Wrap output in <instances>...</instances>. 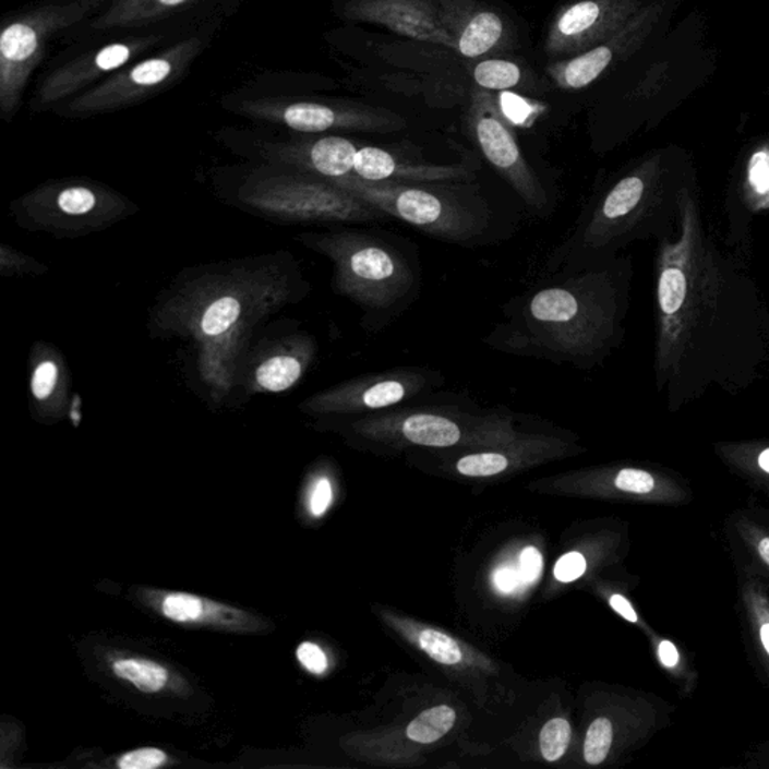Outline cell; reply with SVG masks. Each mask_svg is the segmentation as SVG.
<instances>
[{"instance_id":"obj_8","label":"cell","mask_w":769,"mask_h":769,"mask_svg":"<svg viewBox=\"0 0 769 769\" xmlns=\"http://www.w3.org/2000/svg\"><path fill=\"white\" fill-rule=\"evenodd\" d=\"M201 50V39H183L153 58L121 68L98 86L74 98L67 109L71 113L89 115L135 105L177 80Z\"/></svg>"},{"instance_id":"obj_38","label":"cell","mask_w":769,"mask_h":769,"mask_svg":"<svg viewBox=\"0 0 769 769\" xmlns=\"http://www.w3.org/2000/svg\"><path fill=\"white\" fill-rule=\"evenodd\" d=\"M493 584L502 593H514L519 591L521 587H526L519 567H512V565L497 568L493 574Z\"/></svg>"},{"instance_id":"obj_24","label":"cell","mask_w":769,"mask_h":769,"mask_svg":"<svg viewBox=\"0 0 769 769\" xmlns=\"http://www.w3.org/2000/svg\"><path fill=\"white\" fill-rule=\"evenodd\" d=\"M473 80L483 89L508 91L519 85L521 70L514 62L492 59L478 63L473 70Z\"/></svg>"},{"instance_id":"obj_2","label":"cell","mask_w":769,"mask_h":769,"mask_svg":"<svg viewBox=\"0 0 769 769\" xmlns=\"http://www.w3.org/2000/svg\"><path fill=\"white\" fill-rule=\"evenodd\" d=\"M620 261L572 273L514 298L488 337L490 348L589 370L623 336L627 278Z\"/></svg>"},{"instance_id":"obj_14","label":"cell","mask_w":769,"mask_h":769,"mask_svg":"<svg viewBox=\"0 0 769 769\" xmlns=\"http://www.w3.org/2000/svg\"><path fill=\"white\" fill-rule=\"evenodd\" d=\"M158 39V37H141L107 44L98 50L79 56L65 65L56 68L53 73L44 79L39 87L35 98L38 109L62 101L91 86L98 79L117 73L135 56L155 46Z\"/></svg>"},{"instance_id":"obj_16","label":"cell","mask_w":769,"mask_h":769,"mask_svg":"<svg viewBox=\"0 0 769 769\" xmlns=\"http://www.w3.org/2000/svg\"><path fill=\"white\" fill-rule=\"evenodd\" d=\"M355 177L364 181H396L412 183H446L469 181L473 178L465 166H433L405 161L382 147L364 146L355 158Z\"/></svg>"},{"instance_id":"obj_9","label":"cell","mask_w":769,"mask_h":769,"mask_svg":"<svg viewBox=\"0 0 769 769\" xmlns=\"http://www.w3.org/2000/svg\"><path fill=\"white\" fill-rule=\"evenodd\" d=\"M469 125L481 154L500 177L519 194L525 205L538 215L548 213V191L526 161L507 119L502 117L500 106L483 87L473 92Z\"/></svg>"},{"instance_id":"obj_3","label":"cell","mask_w":769,"mask_h":769,"mask_svg":"<svg viewBox=\"0 0 769 769\" xmlns=\"http://www.w3.org/2000/svg\"><path fill=\"white\" fill-rule=\"evenodd\" d=\"M684 159L675 147L656 151L641 159L585 215L572 237L550 257L549 268L553 273H572L612 261L613 253L639 233L664 179Z\"/></svg>"},{"instance_id":"obj_32","label":"cell","mask_w":769,"mask_h":769,"mask_svg":"<svg viewBox=\"0 0 769 769\" xmlns=\"http://www.w3.org/2000/svg\"><path fill=\"white\" fill-rule=\"evenodd\" d=\"M59 382V369L53 361H41L35 367L31 379L32 396L38 401L47 400L55 393Z\"/></svg>"},{"instance_id":"obj_30","label":"cell","mask_w":769,"mask_h":769,"mask_svg":"<svg viewBox=\"0 0 769 769\" xmlns=\"http://www.w3.org/2000/svg\"><path fill=\"white\" fill-rule=\"evenodd\" d=\"M97 194L87 187H68L58 196V208L70 217H83L97 206Z\"/></svg>"},{"instance_id":"obj_1","label":"cell","mask_w":769,"mask_h":769,"mask_svg":"<svg viewBox=\"0 0 769 769\" xmlns=\"http://www.w3.org/2000/svg\"><path fill=\"white\" fill-rule=\"evenodd\" d=\"M678 202L681 237L665 242L659 259L657 372L660 388L669 384L671 396L688 397L697 382L731 379L729 370L740 367L735 355L747 365L757 362V343H767L760 333L769 326L752 283L709 242L687 190Z\"/></svg>"},{"instance_id":"obj_39","label":"cell","mask_w":769,"mask_h":769,"mask_svg":"<svg viewBox=\"0 0 769 769\" xmlns=\"http://www.w3.org/2000/svg\"><path fill=\"white\" fill-rule=\"evenodd\" d=\"M331 502H333V485L328 478H321L314 484L312 496H310V512L313 516L321 517L328 512Z\"/></svg>"},{"instance_id":"obj_36","label":"cell","mask_w":769,"mask_h":769,"mask_svg":"<svg viewBox=\"0 0 769 769\" xmlns=\"http://www.w3.org/2000/svg\"><path fill=\"white\" fill-rule=\"evenodd\" d=\"M587 572V560L579 552L567 553L557 561L555 577L564 584L579 579Z\"/></svg>"},{"instance_id":"obj_11","label":"cell","mask_w":769,"mask_h":769,"mask_svg":"<svg viewBox=\"0 0 769 769\" xmlns=\"http://www.w3.org/2000/svg\"><path fill=\"white\" fill-rule=\"evenodd\" d=\"M239 110L261 121L281 123L298 133H325L333 130L388 133L405 127V119L370 107L328 106L310 101L254 99L242 103Z\"/></svg>"},{"instance_id":"obj_40","label":"cell","mask_w":769,"mask_h":769,"mask_svg":"<svg viewBox=\"0 0 769 769\" xmlns=\"http://www.w3.org/2000/svg\"><path fill=\"white\" fill-rule=\"evenodd\" d=\"M609 603H611L613 611H615L617 615L623 616L624 620H627L628 623H637V613L625 597L615 593V596L611 597Z\"/></svg>"},{"instance_id":"obj_5","label":"cell","mask_w":769,"mask_h":769,"mask_svg":"<svg viewBox=\"0 0 769 769\" xmlns=\"http://www.w3.org/2000/svg\"><path fill=\"white\" fill-rule=\"evenodd\" d=\"M328 182L389 217L454 244H468L481 237L490 223L488 203L460 185L374 182L364 181L355 175Z\"/></svg>"},{"instance_id":"obj_45","label":"cell","mask_w":769,"mask_h":769,"mask_svg":"<svg viewBox=\"0 0 769 769\" xmlns=\"http://www.w3.org/2000/svg\"><path fill=\"white\" fill-rule=\"evenodd\" d=\"M768 94H769V86H768Z\"/></svg>"},{"instance_id":"obj_27","label":"cell","mask_w":769,"mask_h":769,"mask_svg":"<svg viewBox=\"0 0 769 769\" xmlns=\"http://www.w3.org/2000/svg\"><path fill=\"white\" fill-rule=\"evenodd\" d=\"M509 458L497 452L469 454L457 461V470L465 477H492L504 472Z\"/></svg>"},{"instance_id":"obj_10","label":"cell","mask_w":769,"mask_h":769,"mask_svg":"<svg viewBox=\"0 0 769 769\" xmlns=\"http://www.w3.org/2000/svg\"><path fill=\"white\" fill-rule=\"evenodd\" d=\"M444 384L437 372L422 367L364 374L317 394L312 408L324 413L381 412L420 397Z\"/></svg>"},{"instance_id":"obj_12","label":"cell","mask_w":769,"mask_h":769,"mask_svg":"<svg viewBox=\"0 0 769 769\" xmlns=\"http://www.w3.org/2000/svg\"><path fill=\"white\" fill-rule=\"evenodd\" d=\"M649 0H579L561 11L550 26L545 51L553 58L577 56L608 41Z\"/></svg>"},{"instance_id":"obj_6","label":"cell","mask_w":769,"mask_h":769,"mask_svg":"<svg viewBox=\"0 0 769 769\" xmlns=\"http://www.w3.org/2000/svg\"><path fill=\"white\" fill-rule=\"evenodd\" d=\"M105 0H59L14 15L0 34V109L14 115L49 43L97 13Z\"/></svg>"},{"instance_id":"obj_44","label":"cell","mask_w":769,"mask_h":769,"mask_svg":"<svg viewBox=\"0 0 769 769\" xmlns=\"http://www.w3.org/2000/svg\"><path fill=\"white\" fill-rule=\"evenodd\" d=\"M759 466L765 470V472L769 473V448L765 449V452L760 454Z\"/></svg>"},{"instance_id":"obj_43","label":"cell","mask_w":769,"mask_h":769,"mask_svg":"<svg viewBox=\"0 0 769 769\" xmlns=\"http://www.w3.org/2000/svg\"><path fill=\"white\" fill-rule=\"evenodd\" d=\"M760 640H762L765 651L769 656V623L764 624L762 628H760Z\"/></svg>"},{"instance_id":"obj_22","label":"cell","mask_w":769,"mask_h":769,"mask_svg":"<svg viewBox=\"0 0 769 769\" xmlns=\"http://www.w3.org/2000/svg\"><path fill=\"white\" fill-rule=\"evenodd\" d=\"M305 364L295 355H278L263 362L256 372V382L269 393H283L292 388L304 373Z\"/></svg>"},{"instance_id":"obj_28","label":"cell","mask_w":769,"mask_h":769,"mask_svg":"<svg viewBox=\"0 0 769 769\" xmlns=\"http://www.w3.org/2000/svg\"><path fill=\"white\" fill-rule=\"evenodd\" d=\"M572 728L564 719H553L544 724L540 733L541 755L548 762H556L567 752Z\"/></svg>"},{"instance_id":"obj_21","label":"cell","mask_w":769,"mask_h":769,"mask_svg":"<svg viewBox=\"0 0 769 769\" xmlns=\"http://www.w3.org/2000/svg\"><path fill=\"white\" fill-rule=\"evenodd\" d=\"M111 671L119 680L127 681L146 695L161 692L169 683V671L165 665L157 661L139 659V657H127L115 661L111 664Z\"/></svg>"},{"instance_id":"obj_13","label":"cell","mask_w":769,"mask_h":769,"mask_svg":"<svg viewBox=\"0 0 769 769\" xmlns=\"http://www.w3.org/2000/svg\"><path fill=\"white\" fill-rule=\"evenodd\" d=\"M343 15L355 22L374 23L418 41L457 49V38L446 25L436 0H349Z\"/></svg>"},{"instance_id":"obj_4","label":"cell","mask_w":769,"mask_h":769,"mask_svg":"<svg viewBox=\"0 0 769 769\" xmlns=\"http://www.w3.org/2000/svg\"><path fill=\"white\" fill-rule=\"evenodd\" d=\"M319 247L334 265L343 297L364 310L373 328H382L416 300L418 273L409 259L377 235L329 233Z\"/></svg>"},{"instance_id":"obj_41","label":"cell","mask_w":769,"mask_h":769,"mask_svg":"<svg viewBox=\"0 0 769 769\" xmlns=\"http://www.w3.org/2000/svg\"><path fill=\"white\" fill-rule=\"evenodd\" d=\"M659 656L661 663H663L665 668H675V665L680 663L678 649H676L672 641H661L659 647Z\"/></svg>"},{"instance_id":"obj_26","label":"cell","mask_w":769,"mask_h":769,"mask_svg":"<svg viewBox=\"0 0 769 769\" xmlns=\"http://www.w3.org/2000/svg\"><path fill=\"white\" fill-rule=\"evenodd\" d=\"M417 645L437 663L446 665L460 664L464 651L453 637L433 628H422L417 635Z\"/></svg>"},{"instance_id":"obj_19","label":"cell","mask_w":769,"mask_h":769,"mask_svg":"<svg viewBox=\"0 0 769 769\" xmlns=\"http://www.w3.org/2000/svg\"><path fill=\"white\" fill-rule=\"evenodd\" d=\"M504 20L493 11H481L468 20L457 35L458 53L465 58H480L495 49L504 38Z\"/></svg>"},{"instance_id":"obj_29","label":"cell","mask_w":769,"mask_h":769,"mask_svg":"<svg viewBox=\"0 0 769 769\" xmlns=\"http://www.w3.org/2000/svg\"><path fill=\"white\" fill-rule=\"evenodd\" d=\"M613 728L608 719H597L588 729L585 740V760L589 765H600L611 752Z\"/></svg>"},{"instance_id":"obj_35","label":"cell","mask_w":769,"mask_h":769,"mask_svg":"<svg viewBox=\"0 0 769 769\" xmlns=\"http://www.w3.org/2000/svg\"><path fill=\"white\" fill-rule=\"evenodd\" d=\"M297 657L307 671L314 673V675H322L328 669V657L321 647L312 641L301 644L297 649Z\"/></svg>"},{"instance_id":"obj_34","label":"cell","mask_w":769,"mask_h":769,"mask_svg":"<svg viewBox=\"0 0 769 769\" xmlns=\"http://www.w3.org/2000/svg\"><path fill=\"white\" fill-rule=\"evenodd\" d=\"M615 485L617 489L623 490V492L637 493V495H645V493L651 492L656 481L649 472L640 469H623L620 470L615 478Z\"/></svg>"},{"instance_id":"obj_23","label":"cell","mask_w":769,"mask_h":769,"mask_svg":"<svg viewBox=\"0 0 769 769\" xmlns=\"http://www.w3.org/2000/svg\"><path fill=\"white\" fill-rule=\"evenodd\" d=\"M454 723H456V711L448 705H440L421 712L416 720L410 721L406 733L416 743L432 744L452 731Z\"/></svg>"},{"instance_id":"obj_20","label":"cell","mask_w":769,"mask_h":769,"mask_svg":"<svg viewBox=\"0 0 769 769\" xmlns=\"http://www.w3.org/2000/svg\"><path fill=\"white\" fill-rule=\"evenodd\" d=\"M232 612L237 611L185 592H170L161 600L163 615L178 624L215 623Z\"/></svg>"},{"instance_id":"obj_18","label":"cell","mask_w":769,"mask_h":769,"mask_svg":"<svg viewBox=\"0 0 769 769\" xmlns=\"http://www.w3.org/2000/svg\"><path fill=\"white\" fill-rule=\"evenodd\" d=\"M201 0H113L92 27L97 31L151 25Z\"/></svg>"},{"instance_id":"obj_15","label":"cell","mask_w":769,"mask_h":769,"mask_svg":"<svg viewBox=\"0 0 769 769\" xmlns=\"http://www.w3.org/2000/svg\"><path fill=\"white\" fill-rule=\"evenodd\" d=\"M370 436H397L408 444L425 448H452L465 440L468 430L464 417L441 409H408L382 413L360 421Z\"/></svg>"},{"instance_id":"obj_17","label":"cell","mask_w":769,"mask_h":769,"mask_svg":"<svg viewBox=\"0 0 769 769\" xmlns=\"http://www.w3.org/2000/svg\"><path fill=\"white\" fill-rule=\"evenodd\" d=\"M358 147L353 142L338 135H326L317 141L302 143L287 151V158L295 165L312 171L317 178L333 181L353 173Z\"/></svg>"},{"instance_id":"obj_31","label":"cell","mask_w":769,"mask_h":769,"mask_svg":"<svg viewBox=\"0 0 769 769\" xmlns=\"http://www.w3.org/2000/svg\"><path fill=\"white\" fill-rule=\"evenodd\" d=\"M502 117L514 125H526L537 115V106L509 91H502L497 98Z\"/></svg>"},{"instance_id":"obj_37","label":"cell","mask_w":769,"mask_h":769,"mask_svg":"<svg viewBox=\"0 0 769 769\" xmlns=\"http://www.w3.org/2000/svg\"><path fill=\"white\" fill-rule=\"evenodd\" d=\"M519 569L526 587L536 584L540 579L541 572H543V556L536 548L529 545L521 552Z\"/></svg>"},{"instance_id":"obj_42","label":"cell","mask_w":769,"mask_h":769,"mask_svg":"<svg viewBox=\"0 0 769 769\" xmlns=\"http://www.w3.org/2000/svg\"><path fill=\"white\" fill-rule=\"evenodd\" d=\"M757 550H759L760 557L769 565V538H764L757 545Z\"/></svg>"},{"instance_id":"obj_33","label":"cell","mask_w":769,"mask_h":769,"mask_svg":"<svg viewBox=\"0 0 769 769\" xmlns=\"http://www.w3.org/2000/svg\"><path fill=\"white\" fill-rule=\"evenodd\" d=\"M166 762L165 752L155 747H143L119 757L118 767L121 769H154Z\"/></svg>"},{"instance_id":"obj_25","label":"cell","mask_w":769,"mask_h":769,"mask_svg":"<svg viewBox=\"0 0 769 769\" xmlns=\"http://www.w3.org/2000/svg\"><path fill=\"white\" fill-rule=\"evenodd\" d=\"M242 305L235 297H223L215 300L203 313L201 321L202 333L206 337H220L227 331L233 328L239 316H241Z\"/></svg>"},{"instance_id":"obj_7","label":"cell","mask_w":769,"mask_h":769,"mask_svg":"<svg viewBox=\"0 0 769 769\" xmlns=\"http://www.w3.org/2000/svg\"><path fill=\"white\" fill-rule=\"evenodd\" d=\"M687 0H649L627 25L608 41L585 51L567 61L550 67L549 74L564 89H584L627 65L669 32Z\"/></svg>"}]
</instances>
